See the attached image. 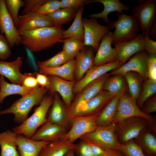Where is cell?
<instances>
[{"label": "cell", "instance_id": "4dcf8cb0", "mask_svg": "<svg viewBox=\"0 0 156 156\" xmlns=\"http://www.w3.org/2000/svg\"><path fill=\"white\" fill-rule=\"evenodd\" d=\"M36 88H28L18 85L10 83L5 80L3 76L1 75L0 104H1L4 99L9 95L17 94L23 96L30 93Z\"/></svg>", "mask_w": 156, "mask_h": 156}, {"label": "cell", "instance_id": "d590c367", "mask_svg": "<svg viewBox=\"0 0 156 156\" xmlns=\"http://www.w3.org/2000/svg\"><path fill=\"white\" fill-rule=\"evenodd\" d=\"M63 50L70 60L75 59L78 53L85 46L84 40L77 38H70L63 39Z\"/></svg>", "mask_w": 156, "mask_h": 156}, {"label": "cell", "instance_id": "b9f144b4", "mask_svg": "<svg viewBox=\"0 0 156 156\" xmlns=\"http://www.w3.org/2000/svg\"><path fill=\"white\" fill-rule=\"evenodd\" d=\"M48 0H25L24 8L22 15L29 14L36 11Z\"/></svg>", "mask_w": 156, "mask_h": 156}, {"label": "cell", "instance_id": "1f68e13d", "mask_svg": "<svg viewBox=\"0 0 156 156\" xmlns=\"http://www.w3.org/2000/svg\"><path fill=\"white\" fill-rule=\"evenodd\" d=\"M120 97L115 95L102 110L96 121L98 126L112 124L116 115Z\"/></svg>", "mask_w": 156, "mask_h": 156}, {"label": "cell", "instance_id": "f546056e", "mask_svg": "<svg viewBox=\"0 0 156 156\" xmlns=\"http://www.w3.org/2000/svg\"><path fill=\"white\" fill-rule=\"evenodd\" d=\"M127 85L123 75L110 76L106 80L102 90L108 92L120 97L127 90Z\"/></svg>", "mask_w": 156, "mask_h": 156}, {"label": "cell", "instance_id": "7c38bea8", "mask_svg": "<svg viewBox=\"0 0 156 156\" xmlns=\"http://www.w3.org/2000/svg\"><path fill=\"white\" fill-rule=\"evenodd\" d=\"M82 22L85 46L92 47L94 52H96L101 39L109 29L107 26L99 24L95 18H82Z\"/></svg>", "mask_w": 156, "mask_h": 156}, {"label": "cell", "instance_id": "7a4b0ae2", "mask_svg": "<svg viewBox=\"0 0 156 156\" xmlns=\"http://www.w3.org/2000/svg\"><path fill=\"white\" fill-rule=\"evenodd\" d=\"M49 89L39 87L30 93L22 96L10 107L0 110V115L13 114L15 122L21 124L27 118L31 108L35 105H39Z\"/></svg>", "mask_w": 156, "mask_h": 156}, {"label": "cell", "instance_id": "60d3db41", "mask_svg": "<svg viewBox=\"0 0 156 156\" xmlns=\"http://www.w3.org/2000/svg\"><path fill=\"white\" fill-rule=\"evenodd\" d=\"M60 8V1L48 0L36 12L41 14L47 15Z\"/></svg>", "mask_w": 156, "mask_h": 156}, {"label": "cell", "instance_id": "f35d334b", "mask_svg": "<svg viewBox=\"0 0 156 156\" xmlns=\"http://www.w3.org/2000/svg\"><path fill=\"white\" fill-rule=\"evenodd\" d=\"M124 156H146L140 147L132 139L123 144H121L119 149Z\"/></svg>", "mask_w": 156, "mask_h": 156}, {"label": "cell", "instance_id": "f5cc1de1", "mask_svg": "<svg viewBox=\"0 0 156 156\" xmlns=\"http://www.w3.org/2000/svg\"><path fill=\"white\" fill-rule=\"evenodd\" d=\"M99 156H124L120 151L113 149L106 150L103 154Z\"/></svg>", "mask_w": 156, "mask_h": 156}, {"label": "cell", "instance_id": "7dc6e473", "mask_svg": "<svg viewBox=\"0 0 156 156\" xmlns=\"http://www.w3.org/2000/svg\"><path fill=\"white\" fill-rule=\"evenodd\" d=\"M77 156H93L88 143L80 140L75 149Z\"/></svg>", "mask_w": 156, "mask_h": 156}, {"label": "cell", "instance_id": "cb8c5ba5", "mask_svg": "<svg viewBox=\"0 0 156 156\" xmlns=\"http://www.w3.org/2000/svg\"><path fill=\"white\" fill-rule=\"evenodd\" d=\"M93 2H99L104 5V9L101 12L91 14L89 16L90 18H101L105 22L109 24L111 20L108 18V14L110 13L116 11L122 14V11H129L130 10L129 7L122 3L119 0H92L87 1L85 4Z\"/></svg>", "mask_w": 156, "mask_h": 156}, {"label": "cell", "instance_id": "83f0119b", "mask_svg": "<svg viewBox=\"0 0 156 156\" xmlns=\"http://www.w3.org/2000/svg\"><path fill=\"white\" fill-rule=\"evenodd\" d=\"M75 62V59H74L57 67L39 68V73L46 75L56 76L68 81H74Z\"/></svg>", "mask_w": 156, "mask_h": 156}, {"label": "cell", "instance_id": "6f0895ef", "mask_svg": "<svg viewBox=\"0 0 156 156\" xmlns=\"http://www.w3.org/2000/svg\"></svg>", "mask_w": 156, "mask_h": 156}, {"label": "cell", "instance_id": "ffe728a7", "mask_svg": "<svg viewBox=\"0 0 156 156\" xmlns=\"http://www.w3.org/2000/svg\"><path fill=\"white\" fill-rule=\"evenodd\" d=\"M115 95L102 90L81 106L76 116L90 115L101 111Z\"/></svg>", "mask_w": 156, "mask_h": 156}, {"label": "cell", "instance_id": "681fc988", "mask_svg": "<svg viewBox=\"0 0 156 156\" xmlns=\"http://www.w3.org/2000/svg\"><path fill=\"white\" fill-rule=\"evenodd\" d=\"M143 36L144 51L148 54H156V42L151 39L148 34Z\"/></svg>", "mask_w": 156, "mask_h": 156}, {"label": "cell", "instance_id": "ab89813d", "mask_svg": "<svg viewBox=\"0 0 156 156\" xmlns=\"http://www.w3.org/2000/svg\"><path fill=\"white\" fill-rule=\"evenodd\" d=\"M7 9L12 17L16 29L19 27L18 12L20 9L24 6L23 1L21 0H5Z\"/></svg>", "mask_w": 156, "mask_h": 156}, {"label": "cell", "instance_id": "2e32d148", "mask_svg": "<svg viewBox=\"0 0 156 156\" xmlns=\"http://www.w3.org/2000/svg\"><path fill=\"white\" fill-rule=\"evenodd\" d=\"M110 31L102 38L96 53L94 59L93 66L103 65L118 61L117 54L115 49L112 47L111 36Z\"/></svg>", "mask_w": 156, "mask_h": 156}, {"label": "cell", "instance_id": "f1b7e54d", "mask_svg": "<svg viewBox=\"0 0 156 156\" xmlns=\"http://www.w3.org/2000/svg\"><path fill=\"white\" fill-rule=\"evenodd\" d=\"M17 136L10 130L0 133V156H20L16 148Z\"/></svg>", "mask_w": 156, "mask_h": 156}, {"label": "cell", "instance_id": "9f6ffc18", "mask_svg": "<svg viewBox=\"0 0 156 156\" xmlns=\"http://www.w3.org/2000/svg\"><path fill=\"white\" fill-rule=\"evenodd\" d=\"M1 75H0V81H1Z\"/></svg>", "mask_w": 156, "mask_h": 156}, {"label": "cell", "instance_id": "bcb514c9", "mask_svg": "<svg viewBox=\"0 0 156 156\" xmlns=\"http://www.w3.org/2000/svg\"><path fill=\"white\" fill-rule=\"evenodd\" d=\"M141 109L144 114L150 115L152 112L156 111V95L154 94L150 99H148L144 103Z\"/></svg>", "mask_w": 156, "mask_h": 156}, {"label": "cell", "instance_id": "ba28073f", "mask_svg": "<svg viewBox=\"0 0 156 156\" xmlns=\"http://www.w3.org/2000/svg\"><path fill=\"white\" fill-rule=\"evenodd\" d=\"M106 73L86 85L79 93L75 94L70 106L68 108L71 116H75L80 107L94 97L102 90L103 85L110 76Z\"/></svg>", "mask_w": 156, "mask_h": 156}, {"label": "cell", "instance_id": "4316f807", "mask_svg": "<svg viewBox=\"0 0 156 156\" xmlns=\"http://www.w3.org/2000/svg\"><path fill=\"white\" fill-rule=\"evenodd\" d=\"M153 133L149 127H147L133 139L146 156H156V138Z\"/></svg>", "mask_w": 156, "mask_h": 156}, {"label": "cell", "instance_id": "277c9868", "mask_svg": "<svg viewBox=\"0 0 156 156\" xmlns=\"http://www.w3.org/2000/svg\"><path fill=\"white\" fill-rule=\"evenodd\" d=\"M53 100V96L49 93L46 94L33 114L21 124L14 127L12 131L17 135H23L31 138L38 128L48 121L47 114Z\"/></svg>", "mask_w": 156, "mask_h": 156}, {"label": "cell", "instance_id": "11a10c76", "mask_svg": "<svg viewBox=\"0 0 156 156\" xmlns=\"http://www.w3.org/2000/svg\"><path fill=\"white\" fill-rule=\"evenodd\" d=\"M75 149H71L68 151L64 156H75Z\"/></svg>", "mask_w": 156, "mask_h": 156}, {"label": "cell", "instance_id": "d4e9b609", "mask_svg": "<svg viewBox=\"0 0 156 156\" xmlns=\"http://www.w3.org/2000/svg\"><path fill=\"white\" fill-rule=\"evenodd\" d=\"M49 142L35 140L18 135L17 146L20 156H38L43 147Z\"/></svg>", "mask_w": 156, "mask_h": 156}, {"label": "cell", "instance_id": "5b68a950", "mask_svg": "<svg viewBox=\"0 0 156 156\" xmlns=\"http://www.w3.org/2000/svg\"><path fill=\"white\" fill-rule=\"evenodd\" d=\"M116 126L115 123L98 126L94 131L82 135L79 139L97 145L105 150L111 149L119 151L121 143L117 138Z\"/></svg>", "mask_w": 156, "mask_h": 156}, {"label": "cell", "instance_id": "f6af8a7d", "mask_svg": "<svg viewBox=\"0 0 156 156\" xmlns=\"http://www.w3.org/2000/svg\"><path fill=\"white\" fill-rule=\"evenodd\" d=\"M22 86L28 88H36L40 87L38 83L34 73L23 74Z\"/></svg>", "mask_w": 156, "mask_h": 156}, {"label": "cell", "instance_id": "5bb4252c", "mask_svg": "<svg viewBox=\"0 0 156 156\" xmlns=\"http://www.w3.org/2000/svg\"><path fill=\"white\" fill-rule=\"evenodd\" d=\"M148 54L145 51L136 53L129 59V61L119 68L112 70L109 73L110 76L116 74L123 75L129 71H134L139 74L144 82L148 79L147 68Z\"/></svg>", "mask_w": 156, "mask_h": 156}, {"label": "cell", "instance_id": "7402d4cb", "mask_svg": "<svg viewBox=\"0 0 156 156\" xmlns=\"http://www.w3.org/2000/svg\"><path fill=\"white\" fill-rule=\"evenodd\" d=\"M68 131L60 125L47 121L36 131L30 139L52 142L62 139Z\"/></svg>", "mask_w": 156, "mask_h": 156}, {"label": "cell", "instance_id": "816d5d0a", "mask_svg": "<svg viewBox=\"0 0 156 156\" xmlns=\"http://www.w3.org/2000/svg\"><path fill=\"white\" fill-rule=\"evenodd\" d=\"M86 142L88 143L89 145L93 156H99L103 154L105 152V150H103L99 146L91 143Z\"/></svg>", "mask_w": 156, "mask_h": 156}, {"label": "cell", "instance_id": "836d02e7", "mask_svg": "<svg viewBox=\"0 0 156 156\" xmlns=\"http://www.w3.org/2000/svg\"><path fill=\"white\" fill-rule=\"evenodd\" d=\"M126 80L130 95L137 100L141 92L143 79L138 73L134 71H129L123 75Z\"/></svg>", "mask_w": 156, "mask_h": 156}, {"label": "cell", "instance_id": "8d00e7d4", "mask_svg": "<svg viewBox=\"0 0 156 156\" xmlns=\"http://www.w3.org/2000/svg\"><path fill=\"white\" fill-rule=\"evenodd\" d=\"M69 57L62 50L51 58L44 61H38L37 66L39 68H53L60 66L70 61Z\"/></svg>", "mask_w": 156, "mask_h": 156}, {"label": "cell", "instance_id": "30bf717a", "mask_svg": "<svg viewBox=\"0 0 156 156\" xmlns=\"http://www.w3.org/2000/svg\"><path fill=\"white\" fill-rule=\"evenodd\" d=\"M131 13L138 21L143 36L148 34L149 30L156 21V0H147L134 6Z\"/></svg>", "mask_w": 156, "mask_h": 156}, {"label": "cell", "instance_id": "8fae6325", "mask_svg": "<svg viewBox=\"0 0 156 156\" xmlns=\"http://www.w3.org/2000/svg\"><path fill=\"white\" fill-rule=\"evenodd\" d=\"M47 115L48 122L55 123L69 130L71 128L73 118L70 115L63 101L57 92H55L53 100Z\"/></svg>", "mask_w": 156, "mask_h": 156}, {"label": "cell", "instance_id": "ee69618b", "mask_svg": "<svg viewBox=\"0 0 156 156\" xmlns=\"http://www.w3.org/2000/svg\"><path fill=\"white\" fill-rule=\"evenodd\" d=\"M147 68L148 79L156 80V54H148Z\"/></svg>", "mask_w": 156, "mask_h": 156}, {"label": "cell", "instance_id": "8992f818", "mask_svg": "<svg viewBox=\"0 0 156 156\" xmlns=\"http://www.w3.org/2000/svg\"><path fill=\"white\" fill-rule=\"evenodd\" d=\"M126 90L120 97L117 112L112 123L117 124L131 117H142L149 122L150 129L156 134L155 118L152 116L144 113L138 106L137 100L129 93H127Z\"/></svg>", "mask_w": 156, "mask_h": 156}, {"label": "cell", "instance_id": "e575fe53", "mask_svg": "<svg viewBox=\"0 0 156 156\" xmlns=\"http://www.w3.org/2000/svg\"><path fill=\"white\" fill-rule=\"evenodd\" d=\"M78 9L60 8L47 15L53 20L55 26L61 27L75 18Z\"/></svg>", "mask_w": 156, "mask_h": 156}, {"label": "cell", "instance_id": "44dd1931", "mask_svg": "<svg viewBox=\"0 0 156 156\" xmlns=\"http://www.w3.org/2000/svg\"><path fill=\"white\" fill-rule=\"evenodd\" d=\"M94 52L92 47L85 46L75 57L74 75L76 82L81 80L85 74L93 66Z\"/></svg>", "mask_w": 156, "mask_h": 156}, {"label": "cell", "instance_id": "4fadbf2b", "mask_svg": "<svg viewBox=\"0 0 156 156\" xmlns=\"http://www.w3.org/2000/svg\"><path fill=\"white\" fill-rule=\"evenodd\" d=\"M0 29L11 48L21 43L20 31L15 27L13 20L8 11L5 0H0Z\"/></svg>", "mask_w": 156, "mask_h": 156}, {"label": "cell", "instance_id": "6da1fadb", "mask_svg": "<svg viewBox=\"0 0 156 156\" xmlns=\"http://www.w3.org/2000/svg\"><path fill=\"white\" fill-rule=\"evenodd\" d=\"M64 31L61 27L55 26L21 31V44L31 52H39L61 42Z\"/></svg>", "mask_w": 156, "mask_h": 156}, {"label": "cell", "instance_id": "9a60e30c", "mask_svg": "<svg viewBox=\"0 0 156 156\" xmlns=\"http://www.w3.org/2000/svg\"><path fill=\"white\" fill-rule=\"evenodd\" d=\"M47 76L49 82V93L53 96L55 92L59 94L68 108L74 98L73 88L76 81H66L54 75Z\"/></svg>", "mask_w": 156, "mask_h": 156}, {"label": "cell", "instance_id": "603a6c76", "mask_svg": "<svg viewBox=\"0 0 156 156\" xmlns=\"http://www.w3.org/2000/svg\"><path fill=\"white\" fill-rule=\"evenodd\" d=\"M23 64L21 57L12 62L0 60V75L6 77L12 83L22 86L23 74L20 72V69Z\"/></svg>", "mask_w": 156, "mask_h": 156}, {"label": "cell", "instance_id": "f907efd6", "mask_svg": "<svg viewBox=\"0 0 156 156\" xmlns=\"http://www.w3.org/2000/svg\"><path fill=\"white\" fill-rule=\"evenodd\" d=\"M36 77L39 86L41 87L49 89V82L47 75L35 72Z\"/></svg>", "mask_w": 156, "mask_h": 156}, {"label": "cell", "instance_id": "3957f363", "mask_svg": "<svg viewBox=\"0 0 156 156\" xmlns=\"http://www.w3.org/2000/svg\"><path fill=\"white\" fill-rule=\"evenodd\" d=\"M118 19L107 26L110 30L115 28L111 36L112 45L134 39L141 31L139 24L133 15L129 16L116 12Z\"/></svg>", "mask_w": 156, "mask_h": 156}, {"label": "cell", "instance_id": "9c48e42d", "mask_svg": "<svg viewBox=\"0 0 156 156\" xmlns=\"http://www.w3.org/2000/svg\"><path fill=\"white\" fill-rule=\"evenodd\" d=\"M101 111L90 115L74 117L71 128L62 139L74 143L82 135L94 131L98 126L96 121Z\"/></svg>", "mask_w": 156, "mask_h": 156}, {"label": "cell", "instance_id": "d6986e66", "mask_svg": "<svg viewBox=\"0 0 156 156\" xmlns=\"http://www.w3.org/2000/svg\"><path fill=\"white\" fill-rule=\"evenodd\" d=\"M114 45L118 57V60L124 64L131 57L139 52L144 51V36L139 33L133 40L115 44Z\"/></svg>", "mask_w": 156, "mask_h": 156}, {"label": "cell", "instance_id": "db71d44e", "mask_svg": "<svg viewBox=\"0 0 156 156\" xmlns=\"http://www.w3.org/2000/svg\"><path fill=\"white\" fill-rule=\"evenodd\" d=\"M150 38L154 40L156 39V21L150 27L148 33Z\"/></svg>", "mask_w": 156, "mask_h": 156}, {"label": "cell", "instance_id": "c3c4849f", "mask_svg": "<svg viewBox=\"0 0 156 156\" xmlns=\"http://www.w3.org/2000/svg\"><path fill=\"white\" fill-rule=\"evenodd\" d=\"M87 0H62L60 1V8L78 9L83 6Z\"/></svg>", "mask_w": 156, "mask_h": 156}, {"label": "cell", "instance_id": "ac0fdd59", "mask_svg": "<svg viewBox=\"0 0 156 156\" xmlns=\"http://www.w3.org/2000/svg\"><path fill=\"white\" fill-rule=\"evenodd\" d=\"M123 64L118 60L98 66H93L80 80L74 84L73 92L76 94L80 92L88 84L110 71L118 68Z\"/></svg>", "mask_w": 156, "mask_h": 156}, {"label": "cell", "instance_id": "d6a6232c", "mask_svg": "<svg viewBox=\"0 0 156 156\" xmlns=\"http://www.w3.org/2000/svg\"><path fill=\"white\" fill-rule=\"evenodd\" d=\"M84 9V6L79 8L77 11L74 21L70 27L64 30L63 39L70 38H77L84 40V31L82 16Z\"/></svg>", "mask_w": 156, "mask_h": 156}, {"label": "cell", "instance_id": "74e56055", "mask_svg": "<svg viewBox=\"0 0 156 156\" xmlns=\"http://www.w3.org/2000/svg\"><path fill=\"white\" fill-rule=\"evenodd\" d=\"M156 92V80L148 79L144 82L141 92L137 100L138 107L140 109L146 101Z\"/></svg>", "mask_w": 156, "mask_h": 156}, {"label": "cell", "instance_id": "e0dca14e", "mask_svg": "<svg viewBox=\"0 0 156 156\" xmlns=\"http://www.w3.org/2000/svg\"><path fill=\"white\" fill-rule=\"evenodd\" d=\"M19 19L18 30L20 31L55 26L53 20L49 16L41 14L36 12L20 15Z\"/></svg>", "mask_w": 156, "mask_h": 156}, {"label": "cell", "instance_id": "484cf974", "mask_svg": "<svg viewBox=\"0 0 156 156\" xmlns=\"http://www.w3.org/2000/svg\"><path fill=\"white\" fill-rule=\"evenodd\" d=\"M77 146V144L61 139L45 145L38 156H64L70 150L75 149Z\"/></svg>", "mask_w": 156, "mask_h": 156}, {"label": "cell", "instance_id": "7bdbcfd3", "mask_svg": "<svg viewBox=\"0 0 156 156\" xmlns=\"http://www.w3.org/2000/svg\"><path fill=\"white\" fill-rule=\"evenodd\" d=\"M12 51L10 45L5 37L0 34V60L5 61L11 56Z\"/></svg>", "mask_w": 156, "mask_h": 156}, {"label": "cell", "instance_id": "52a82bcc", "mask_svg": "<svg viewBox=\"0 0 156 156\" xmlns=\"http://www.w3.org/2000/svg\"><path fill=\"white\" fill-rule=\"evenodd\" d=\"M118 140L123 144L136 137L144 129L149 127V122L144 118L133 117L126 119L116 124Z\"/></svg>", "mask_w": 156, "mask_h": 156}]
</instances>
